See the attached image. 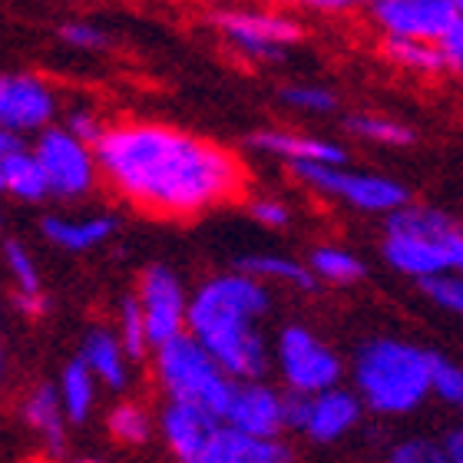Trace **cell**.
Instances as JSON below:
<instances>
[{
    "instance_id": "b9f144b4",
    "label": "cell",
    "mask_w": 463,
    "mask_h": 463,
    "mask_svg": "<svg viewBox=\"0 0 463 463\" xmlns=\"http://www.w3.org/2000/svg\"><path fill=\"white\" fill-rule=\"evenodd\" d=\"M0 384H4V351H0Z\"/></svg>"
},
{
    "instance_id": "60d3db41",
    "label": "cell",
    "mask_w": 463,
    "mask_h": 463,
    "mask_svg": "<svg viewBox=\"0 0 463 463\" xmlns=\"http://www.w3.org/2000/svg\"><path fill=\"white\" fill-rule=\"evenodd\" d=\"M454 269L463 271V225H460V235H457V255H454Z\"/></svg>"
},
{
    "instance_id": "7c38bea8",
    "label": "cell",
    "mask_w": 463,
    "mask_h": 463,
    "mask_svg": "<svg viewBox=\"0 0 463 463\" xmlns=\"http://www.w3.org/2000/svg\"><path fill=\"white\" fill-rule=\"evenodd\" d=\"M371 20L384 37H417L440 40L454 24V0H371Z\"/></svg>"
},
{
    "instance_id": "9c48e42d",
    "label": "cell",
    "mask_w": 463,
    "mask_h": 463,
    "mask_svg": "<svg viewBox=\"0 0 463 463\" xmlns=\"http://www.w3.org/2000/svg\"><path fill=\"white\" fill-rule=\"evenodd\" d=\"M213 24L239 53L255 60H281V53L301 40L298 20L271 10H222Z\"/></svg>"
},
{
    "instance_id": "ba28073f",
    "label": "cell",
    "mask_w": 463,
    "mask_h": 463,
    "mask_svg": "<svg viewBox=\"0 0 463 463\" xmlns=\"http://www.w3.org/2000/svg\"><path fill=\"white\" fill-rule=\"evenodd\" d=\"M271 351H275V364L288 391L318 394V391L341 384V374H345L341 357L305 325H285Z\"/></svg>"
},
{
    "instance_id": "d6986e66",
    "label": "cell",
    "mask_w": 463,
    "mask_h": 463,
    "mask_svg": "<svg viewBox=\"0 0 463 463\" xmlns=\"http://www.w3.org/2000/svg\"><path fill=\"white\" fill-rule=\"evenodd\" d=\"M24 420L33 434L40 437L43 450L53 457H60L67 450V424L70 417L60 404V394L53 384H40L30 391V397L24 401Z\"/></svg>"
},
{
    "instance_id": "cb8c5ba5",
    "label": "cell",
    "mask_w": 463,
    "mask_h": 463,
    "mask_svg": "<svg viewBox=\"0 0 463 463\" xmlns=\"http://www.w3.org/2000/svg\"><path fill=\"white\" fill-rule=\"evenodd\" d=\"M384 57L394 67L407 70V73H420V77H434L444 73V53L437 40H417V37H384Z\"/></svg>"
},
{
    "instance_id": "ee69618b",
    "label": "cell",
    "mask_w": 463,
    "mask_h": 463,
    "mask_svg": "<svg viewBox=\"0 0 463 463\" xmlns=\"http://www.w3.org/2000/svg\"><path fill=\"white\" fill-rule=\"evenodd\" d=\"M0 232H4V213H0Z\"/></svg>"
},
{
    "instance_id": "603a6c76",
    "label": "cell",
    "mask_w": 463,
    "mask_h": 463,
    "mask_svg": "<svg viewBox=\"0 0 463 463\" xmlns=\"http://www.w3.org/2000/svg\"><path fill=\"white\" fill-rule=\"evenodd\" d=\"M235 269L249 271V275H255V279L265 281V285L275 281V285H288V288H298V291L318 288V279H315L311 265H301V261L285 259V255H265V251L241 255V259L235 261Z\"/></svg>"
},
{
    "instance_id": "d6a6232c",
    "label": "cell",
    "mask_w": 463,
    "mask_h": 463,
    "mask_svg": "<svg viewBox=\"0 0 463 463\" xmlns=\"http://www.w3.org/2000/svg\"><path fill=\"white\" fill-rule=\"evenodd\" d=\"M391 463H447L444 444L424 440V437H407L397 447H391Z\"/></svg>"
},
{
    "instance_id": "9a60e30c",
    "label": "cell",
    "mask_w": 463,
    "mask_h": 463,
    "mask_svg": "<svg viewBox=\"0 0 463 463\" xmlns=\"http://www.w3.org/2000/svg\"><path fill=\"white\" fill-rule=\"evenodd\" d=\"M222 417L209 414L205 407L183 404V401H169L159 414V437H163L165 450L183 463H203V454L209 440H213L215 427Z\"/></svg>"
},
{
    "instance_id": "5bb4252c",
    "label": "cell",
    "mask_w": 463,
    "mask_h": 463,
    "mask_svg": "<svg viewBox=\"0 0 463 463\" xmlns=\"http://www.w3.org/2000/svg\"><path fill=\"white\" fill-rule=\"evenodd\" d=\"M361 411H364V401L357 397V391H345L335 384L328 391L308 394V407H305V420H301L298 434H305L318 447L338 444L361 424Z\"/></svg>"
},
{
    "instance_id": "44dd1931",
    "label": "cell",
    "mask_w": 463,
    "mask_h": 463,
    "mask_svg": "<svg viewBox=\"0 0 463 463\" xmlns=\"http://www.w3.org/2000/svg\"><path fill=\"white\" fill-rule=\"evenodd\" d=\"M4 193L17 203H43L50 199V183L47 173L40 165L37 153L33 149H10L7 159H4Z\"/></svg>"
},
{
    "instance_id": "7402d4cb",
    "label": "cell",
    "mask_w": 463,
    "mask_h": 463,
    "mask_svg": "<svg viewBox=\"0 0 463 463\" xmlns=\"http://www.w3.org/2000/svg\"><path fill=\"white\" fill-rule=\"evenodd\" d=\"M97 374L87 367L83 357H73L67 367H63V374L57 381V394H60V404L67 411L70 424H87L90 414H93V407H97Z\"/></svg>"
},
{
    "instance_id": "6da1fadb",
    "label": "cell",
    "mask_w": 463,
    "mask_h": 463,
    "mask_svg": "<svg viewBox=\"0 0 463 463\" xmlns=\"http://www.w3.org/2000/svg\"><path fill=\"white\" fill-rule=\"evenodd\" d=\"M97 163L119 199L165 222L199 219L245 193V165L232 149L163 123L107 126Z\"/></svg>"
},
{
    "instance_id": "5b68a950",
    "label": "cell",
    "mask_w": 463,
    "mask_h": 463,
    "mask_svg": "<svg viewBox=\"0 0 463 463\" xmlns=\"http://www.w3.org/2000/svg\"><path fill=\"white\" fill-rule=\"evenodd\" d=\"M156 381L163 387L165 401H183L225 417L239 377H232L195 335L183 331L156 347Z\"/></svg>"
},
{
    "instance_id": "83f0119b",
    "label": "cell",
    "mask_w": 463,
    "mask_h": 463,
    "mask_svg": "<svg viewBox=\"0 0 463 463\" xmlns=\"http://www.w3.org/2000/svg\"><path fill=\"white\" fill-rule=\"evenodd\" d=\"M119 341H123L129 361H143L149 351H153V341H149V328H146L143 308H139V298L136 295H126L123 305H119Z\"/></svg>"
},
{
    "instance_id": "4fadbf2b",
    "label": "cell",
    "mask_w": 463,
    "mask_h": 463,
    "mask_svg": "<svg viewBox=\"0 0 463 463\" xmlns=\"http://www.w3.org/2000/svg\"><path fill=\"white\" fill-rule=\"evenodd\" d=\"M225 424L241 427L249 434L259 437H281L285 427V394L265 384L261 377H249V381H235L232 401L225 407Z\"/></svg>"
},
{
    "instance_id": "d4e9b609",
    "label": "cell",
    "mask_w": 463,
    "mask_h": 463,
    "mask_svg": "<svg viewBox=\"0 0 463 463\" xmlns=\"http://www.w3.org/2000/svg\"><path fill=\"white\" fill-rule=\"evenodd\" d=\"M311 271L318 281H328V285H354L367 275L364 261L357 259L354 251L338 249V245H321V249L311 251L308 259Z\"/></svg>"
},
{
    "instance_id": "2e32d148",
    "label": "cell",
    "mask_w": 463,
    "mask_h": 463,
    "mask_svg": "<svg viewBox=\"0 0 463 463\" xmlns=\"http://www.w3.org/2000/svg\"><path fill=\"white\" fill-rule=\"evenodd\" d=\"M291 450L281 437H259L241 427L219 420L213 440L205 447L203 463H288Z\"/></svg>"
},
{
    "instance_id": "d590c367",
    "label": "cell",
    "mask_w": 463,
    "mask_h": 463,
    "mask_svg": "<svg viewBox=\"0 0 463 463\" xmlns=\"http://www.w3.org/2000/svg\"><path fill=\"white\" fill-rule=\"evenodd\" d=\"M437 43H440V53H444L447 70L463 73V10H457L454 24L444 30V37L437 40Z\"/></svg>"
},
{
    "instance_id": "4316f807",
    "label": "cell",
    "mask_w": 463,
    "mask_h": 463,
    "mask_svg": "<svg viewBox=\"0 0 463 463\" xmlns=\"http://www.w3.org/2000/svg\"><path fill=\"white\" fill-rule=\"evenodd\" d=\"M347 133H354L357 139L374 146H411L414 143V129L404 123H397L391 116L377 113H357L347 119Z\"/></svg>"
},
{
    "instance_id": "4dcf8cb0",
    "label": "cell",
    "mask_w": 463,
    "mask_h": 463,
    "mask_svg": "<svg viewBox=\"0 0 463 463\" xmlns=\"http://www.w3.org/2000/svg\"><path fill=\"white\" fill-rule=\"evenodd\" d=\"M420 291L434 301L437 308L450 311L457 318H463V271L460 269H447L440 275H430V279L420 281Z\"/></svg>"
},
{
    "instance_id": "ab89813d",
    "label": "cell",
    "mask_w": 463,
    "mask_h": 463,
    "mask_svg": "<svg viewBox=\"0 0 463 463\" xmlns=\"http://www.w3.org/2000/svg\"><path fill=\"white\" fill-rule=\"evenodd\" d=\"M17 146H20V136L0 129V193H4V159H7V153L10 149H17Z\"/></svg>"
},
{
    "instance_id": "484cf974",
    "label": "cell",
    "mask_w": 463,
    "mask_h": 463,
    "mask_svg": "<svg viewBox=\"0 0 463 463\" xmlns=\"http://www.w3.org/2000/svg\"><path fill=\"white\" fill-rule=\"evenodd\" d=\"M107 430L113 437L116 444L123 447H143L149 444V437H153V414L139 404H116L107 417Z\"/></svg>"
},
{
    "instance_id": "f546056e",
    "label": "cell",
    "mask_w": 463,
    "mask_h": 463,
    "mask_svg": "<svg viewBox=\"0 0 463 463\" xmlns=\"http://www.w3.org/2000/svg\"><path fill=\"white\" fill-rule=\"evenodd\" d=\"M281 103L311 116H325L338 109V97L321 83H291V87L281 90Z\"/></svg>"
},
{
    "instance_id": "836d02e7",
    "label": "cell",
    "mask_w": 463,
    "mask_h": 463,
    "mask_svg": "<svg viewBox=\"0 0 463 463\" xmlns=\"http://www.w3.org/2000/svg\"><path fill=\"white\" fill-rule=\"evenodd\" d=\"M60 40L73 50H103L109 43L107 30L93 27V24H83V20L63 24V27H60Z\"/></svg>"
},
{
    "instance_id": "74e56055",
    "label": "cell",
    "mask_w": 463,
    "mask_h": 463,
    "mask_svg": "<svg viewBox=\"0 0 463 463\" xmlns=\"http://www.w3.org/2000/svg\"><path fill=\"white\" fill-rule=\"evenodd\" d=\"M291 4H301V7L318 10V14H345V10L357 7L361 0H291Z\"/></svg>"
},
{
    "instance_id": "ffe728a7",
    "label": "cell",
    "mask_w": 463,
    "mask_h": 463,
    "mask_svg": "<svg viewBox=\"0 0 463 463\" xmlns=\"http://www.w3.org/2000/svg\"><path fill=\"white\" fill-rule=\"evenodd\" d=\"M80 357L97 374V381L109 391H126L129 387V354H126L119 335L107 328L87 331V338L80 345Z\"/></svg>"
},
{
    "instance_id": "e0dca14e",
    "label": "cell",
    "mask_w": 463,
    "mask_h": 463,
    "mask_svg": "<svg viewBox=\"0 0 463 463\" xmlns=\"http://www.w3.org/2000/svg\"><path fill=\"white\" fill-rule=\"evenodd\" d=\"M249 146L255 153H269L275 159H285V163H328V165L347 163L345 146L321 139V136L288 133V129H261V133H251Z\"/></svg>"
},
{
    "instance_id": "7a4b0ae2",
    "label": "cell",
    "mask_w": 463,
    "mask_h": 463,
    "mask_svg": "<svg viewBox=\"0 0 463 463\" xmlns=\"http://www.w3.org/2000/svg\"><path fill=\"white\" fill-rule=\"evenodd\" d=\"M271 295L249 271H225L203 281L189 298L185 331L203 341L219 364L239 381L265 377L271 347L259 321L269 315Z\"/></svg>"
},
{
    "instance_id": "8d00e7d4",
    "label": "cell",
    "mask_w": 463,
    "mask_h": 463,
    "mask_svg": "<svg viewBox=\"0 0 463 463\" xmlns=\"http://www.w3.org/2000/svg\"><path fill=\"white\" fill-rule=\"evenodd\" d=\"M73 136H80V139H87V143L97 146L99 136L107 133V126H103V119H99L93 109H73V113L67 116V123H63Z\"/></svg>"
},
{
    "instance_id": "8fae6325",
    "label": "cell",
    "mask_w": 463,
    "mask_h": 463,
    "mask_svg": "<svg viewBox=\"0 0 463 463\" xmlns=\"http://www.w3.org/2000/svg\"><path fill=\"white\" fill-rule=\"evenodd\" d=\"M57 93L33 73H0V129L30 136L53 126Z\"/></svg>"
},
{
    "instance_id": "8992f818",
    "label": "cell",
    "mask_w": 463,
    "mask_h": 463,
    "mask_svg": "<svg viewBox=\"0 0 463 463\" xmlns=\"http://www.w3.org/2000/svg\"><path fill=\"white\" fill-rule=\"evenodd\" d=\"M291 175L315 189L318 195H328L335 203H345L357 213H374L387 215L411 203L407 189L397 179L387 175H371V173H351L345 165H328V163H288Z\"/></svg>"
},
{
    "instance_id": "52a82bcc",
    "label": "cell",
    "mask_w": 463,
    "mask_h": 463,
    "mask_svg": "<svg viewBox=\"0 0 463 463\" xmlns=\"http://www.w3.org/2000/svg\"><path fill=\"white\" fill-rule=\"evenodd\" d=\"M43 173H47L50 195L57 199H87L99 183V163H97V146L80 139L67 126H47L37 133L33 143Z\"/></svg>"
},
{
    "instance_id": "7bdbcfd3",
    "label": "cell",
    "mask_w": 463,
    "mask_h": 463,
    "mask_svg": "<svg viewBox=\"0 0 463 463\" xmlns=\"http://www.w3.org/2000/svg\"><path fill=\"white\" fill-rule=\"evenodd\" d=\"M454 4H457V10H463V0H454Z\"/></svg>"
},
{
    "instance_id": "277c9868",
    "label": "cell",
    "mask_w": 463,
    "mask_h": 463,
    "mask_svg": "<svg viewBox=\"0 0 463 463\" xmlns=\"http://www.w3.org/2000/svg\"><path fill=\"white\" fill-rule=\"evenodd\" d=\"M460 222L427 205H401L387 213L384 261L407 279L424 281L430 275L454 269Z\"/></svg>"
},
{
    "instance_id": "f1b7e54d",
    "label": "cell",
    "mask_w": 463,
    "mask_h": 463,
    "mask_svg": "<svg viewBox=\"0 0 463 463\" xmlns=\"http://www.w3.org/2000/svg\"><path fill=\"white\" fill-rule=\"evenodd\" d=\"M4 265H7L10 279H14V291H17V295H40V291H43L37 259L30 255L27 245H20V241H4Z\"/></svg>"
},
{
    "instance_id": "f35d334b",
    "label": "cell",
    "mask_w": 463,
    "mask_h": 463,
    "mask_svg": "<svg viewBox=\"0 0 463 463\" xmlns=\"http://www.w3.org/2000/svg\"><path fill=\"white\" fill-rule=\"evenodd\" d=\"M444 454H447V463H463V427L450 430L444 437Z\"/></svg>"
},
{
    "instance_id": "30bf717a",
    "label": "cell",
    "mask_w": 463,
    "mask_h": 463,
    "mask_svg": "<svg viewBox=\"0 0 463 463\" xmlns=\"http://www.w3.org/2000/svg\"><path fill=\"white\" fill-rule=\"evenodd\" d=\"M139 308H143L146 328H149V341L153 347H159L163 341L175 338L185 331L189 321V291H185L183 279L175 275L169 265H149L139 279L136 288Z\"/></svg>"
},
{
    "instance_id": "e575fe53",
    "label": "cell",
    "mask_w": 463,
    "mask_h": 463,
    "mask_svg": "<svg viewBox=\"0 0 463 463\" xmlns=\"http://www.w3.org/2000/svg\"><path fill=\"white\" fill-rule=\"evenodd\" d=\"M249 215L265 229H288L291 225V209L281 199H271V195H261V199H251Z\"/></svg>"
},
{
    "instance_id": "1f68e13d",
    "label": "cell",
    "mask_w": 463,
    "mask_h": 463,
    "mask_svg": "<svg viewBox=\"0 0 463 463\" xmlns=\"http://www.w3.org/2000/svg\"><path fill=\"white\" fill-rule=\"evenodd\" d=\"M434 394L447 407L463 411V367L440 354H434Z\"/></svg>"
},
{
    "instance_id": "3957f363",
    "label": "cell",
    "mask_w": 463,
    "mask_h": 463,
    "mask_svg": "<svg viewBox=\"0 0 463 463\" xmlns=\"http://www.w3.org/2000/svg\"><path fill=\"white\" fill-rule=\"evenodd\" d=\"M354 391L374 414H411L434 394V354L411 341H367L354 357Z\"/></svg>"
},
{
    "instance_id": "ac0fdd59",
    "label": "cell",
    "mask_w": 463,
    "mask_h": 463,
    "mask_svg": "<svg viewBox=\"0 0 463 463\" xmlns=\"http://www.w3.org/2000/svg\"><path fill=\"white\" fill-rule=\"evenodd\" d=\"M40 232L50 245H57L63 251H93L116 235V219L113 215H83V219L43 215Z\"/></svg>"
}]
</instances>
